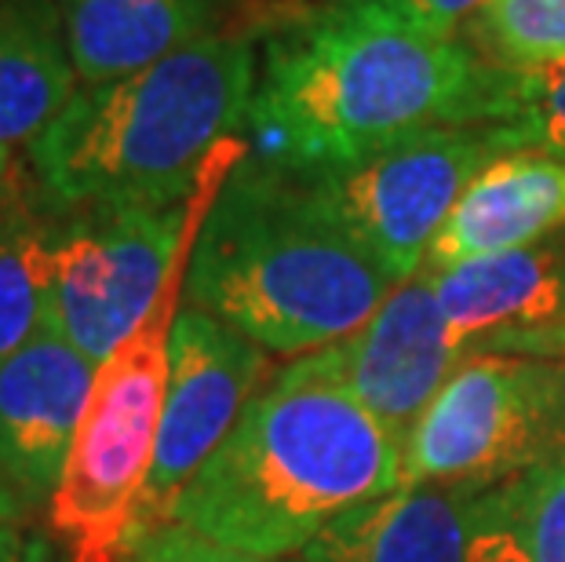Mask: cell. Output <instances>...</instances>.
<instances>
[{
    "mask_svg": "<svg viewBox=\"0 0 565 562\" xmlns=\"http://www.w3.org/2000/svg\"><path fill=\"white\" fill-rule=\"evenodd\" d=\"M558 453H565V365L467 351L405 438L402 486L482 494Z\"/></svg>",
    "mask_w": 565,
    "mask_h": 562,
    "instance_id": "obj_6",
    "label": "cell"
},
{
    "mask_svg": "<svg viewBox=\"0 0 565 562\" xmlns=\"http://www.w3.org/2000/svg\"><path fill=\"white\" fill-rule=\"evenodd\" d=\"M398 289L292 169L245 161L201 223L186 304L226 321L267 354L303 358L351 337Z\"/></svg>",
    "mask_w": 565,
    "mask_h": 562,
    "instance_id": "obj_3",
    "label": "cell"
},
{
    "mask_svg": "<svg viewBox=\"0 0 565 562\" xmlns=\"http://www.w3.org/2000/svg\"><path fill=\"white\" fill-rule=\"evenodd\" d=\"M8 169H11V150L0 147V190H4V183H8Z\"/></svg>",
    "mask_w": 565,
    "mask_h": 562,
    "instance_id": "obj_26",
    "label": "cell"
},
{
    "mask_svg": "<svg viewBox=\"0 0 565 562\" xmlns=\"http://www.w3.org/2000/svg\"><path fill=\"white\" fill-rule=\"evenodd\" d=\"M168 354H172V373H168L158 457L131 530L164 519L179 489L234 432L245 405L278 377L259 343L190 304L175 315Z\"/></svg>",
    "mask_w": 565,
    "mask_h": 562,
    "instance_id": "obj_9",
    "label": "cell"
},
{
    "mask_svg": "<svg viewBox=\"0 0 565 562\" xmlns=\"http://www.w3.org/2000/svg\"><path fill=\"white\" fill-rule=\"evenodd\" d=\"M223 0H58L81 88L110 85L212 33Z\"/></svg>",
    "mask_w": 565,
    "mask_h": 562,
    "instance_id": "obj_15",
    "label": "cell"
},
{
    "mask_svg": "<svg viewBox=\"0 0 565 562\" xmlns=\"http://www.w3.org/2000/svg\"><path fill=\"white\" fill-rule=\"evenodd\" d=\"M497 66L394 0H329L278 30L248 106L252 153L324 169L445 125H489Z\"/></svg>",
    "mask_w": 565,
    "mask_h": 562,
    "instance_id": "obj_1",
    "label": "cell"
},
{
    "mask_svg": "<svg viewBox=\"0 0 565 562\" xmlns=\"http://www.w3.org/2000/svg\"><path fill=\"white\" fill-rule=\"evenodd\" d=\"M26 562H58V555H55L52 541H44V537H30Z\"/></svg>",
    "mask_w": 565,
    "mask_h": 562,
    "instance_id": "obj_25",
    "label": "cell"
},
{
    "mask_svg": "<svg viewBox=\"0 0 565 562\" xmlns=\"http://www.w3.org/2000/svg\"><path fill=\"white\" fill-rule=\"evenodd\" d=\"M492 66L540 70L565 59V0H492L478 15Z\"/></svg>",
    "mask_w": 565,
    "mask_h": 562,
    "instance_id": "obj_20",
    "label": "cell"
},
{
    "mask_svg": "<svg viewBox=\"0 0 565 562\" xmlns=\"http://www.w3.org/2000/svg\"><path fill=\"white\" fill-rule=\"evenodd\" d=\"M511 150L514 142L500 125H445L354 161L292 172L324 216L402 285L424 271L430 245L471 179Z\"/></svg>",
    "mask_w": 565,
    "mask_h": 562,
    "instance_id": "obj_8",
    "label": "cell"
},
{
    "mask_svg": "<svg viewBox=\"0 0 565 562\" xmlns=\"http://www.w3.org/2000/svg\"><path fill=\"white\" fill-rule=\"evenodd\" d=\"M52 234L26 212L0 216V362L52 326Z\"/></svg>",
    "mask_w": 565,
    "mask_h": 562,
    "instance_id": "obj_18",
    "label": "cell"
},
{
    "mask_svg": "<svg viewBox=\"0 0 565 562\" xmlns=\"http://www.w3.org/2000/svg\"><path fill=\"white\" fill-rule=\"evenodd\" d=\"M30 537L22 530V505L0 486V562H26Z\"/></svg>",
    "mask_w": 565,
    "mask_h": 562,
    "instance_id": "obj_23",
    "label": "cell"
},
{
    "mask_svg": "<svg viewBox=\"0 0 565 562\" xmlns=\"http://www.w3.org/2000/svg\"><path fill=\"white\" fill-rule=\"evenodd\" d=\"M256 81V44L204 33L121 81L77 88L30 147L44 194L77 212L183 205L215 147L245 128Z\"/></svg>",
    "mask_w": 565,
    "mask_h": 562,
    "instance_id": "obj_4",
    "label": "cell"
},
{
    "mask_svg": "<svg viewBox=\"0 0 565 562\" xmlns=\"http://www.w3.org/2000/svg\"><path fill=\"white\" fill-rule=\"evenodd\" d=\"M408 19H416L419 26L445 33V38H456V30L463 26L467 19H478L492 0H394Z\"/></svg>",
    "mask_w": 565,
    "mask_h": 562,
    "instance_id": "obj_22",
    "label": "cell"
},
{
    "mask_svg": "<svg viewBox=\"0 0 565 562\" xmlns=\"http://www.w3.org/2000/svg\"><path fill=\"white\" fill-rule=\"evenodd\" d=\"M121 562H274V559H256L220 548L204 537L183 530V526L161 522V526H139L128 533Z\"/></svg>",
    "mask_w": 565,
    "mask_h": 562,
    "instance_id": "obj_21",
    "label": "cell"
},
{
    "mask_svg": "<svg viewBox=\"0 0 565 562\" xmlns=\"http://www.w3.org/2000/svg\"><path fill=\"white\" fill-rule=\"evenodd\" d=\"M77 88L58 0H0V147H33Z\"/></svg>",
    "mask_w": 565,
    "mask_h": 562,
    "instance_id": "obj_16",
    "label": "cell"
},
{
    "mask_svg": "<svg viewBox=\"0 0 565 562\" xmlns=\"http://www.w3.org/2000/svg\"><path fill=\"white\" fill-rule=\"evenodd\" d=\"M95 362L52 321L0 362V486L30 505H52L74 446Z\"/></svg>",
    "mask_w": 565,
    "mask_h": 562,
    "instance_id": "obj_11",
    "label": "cell"
},
{
    "mask_svg": "<svg viewBox=\"0 0 565 562\" xmlns=\"http://www.w3.org/2000/svg\"><path fill=\"white\" fill-rule=\"evenodd\" d=\"M198 234L183 245L150 315L95 365L74 446L47 505V522L66 541L70 562H121L125 541L139 519L158 457L172 373V326L186 304Z\"/></svg>",
    "mask_w": 565,
    "mask_h": 562,
    "instance_id": "obj_5",
    "label": "cell"
},
{
    "mask_svg": "<svg viewBox=\"0 0 565 562\" xmlns=\"http://www.w3.org/2000/svg\"><path fill=\"white\" fill-rule=\"evenodd\" d=\"M519 354H533V358H555V362L565 365V329L555 332V337H544V340H536V343H529L525 351Z\"/></svg>",
    "mask_w": 565,
    "mask_h": 562,
    "instance_id": "obj_24",
    "label": "cell"
},
{
    "mask_svg": "<svg viewBox=\"0 0 565 562\" xmlns=\"http://www.w3.org/2000/svg\"><path fill=\"white\" fill-rule=\"evenodd\" d=\"M245 153L237 136L220 142L194 194L175 209L84 212L52 234V321L95 365L150 315L183 245L201 231Z\"/></svg>",
    "mask_w": 565,
    "mask_h": 562,
    "instance_id": "obj_7",
    "label": "cell"
},
{
    "mask_svg": "<svg viewBox=\"0 0 565 562\" xmlns=\"http://www.w3.org/2000/svg\"><path fill=\"white\" fill-rule=\"evenodd\" d=\"M402 453V438L362 402L288 362L161 522L231 552L285 562L354 508L394 494Z\"/></svg>",
    "mask_w": 565,
    "mask_h": 562,
    "instance_id": "obj_2",
    "label": "cell"
},
{
    "mask_svg": "<svg viewBox=\"0 0 565 562\" xmlns=\"http://www.w3.org/2000/svg\"><path fill=\"white\" fill-rule=\"evenodd\" d=\"M460 358L463 351L445 321L435 278L419 271L380 304L362 329L292 362L303 373L343 388L405 446L419 413L441 391Z\"/></svg>",
    "mask_w": 565,
    "mask_h": 562,
    "instance_id": "obj_10",
    "label": "cell"
},
{
    "mask_svg": "<svg viewBox=\"0 0 565 562\" xmlns=\"http://www.w3.org/2000/svg\"><path fill=\"white\" fill-rule=\"evenodd\" d=\"M467 530V562H565V453L475 494Z\"/></svg>",
    "mask_w": 565,
    "mask_h": 562,
    "instance_id": "obj_17",
    "label": "cell"
},
{
    "mask_svg": "<svg viewBox=\"0 0 565 562\" xmlns=\"http://www.w3.org/2000/svg\"><path fill=\"white\" fill-rule=\"evenodd\" d=\"M475 494L449 486H398L332 522L285 562H467Z\"/></svg>",
    "mask_w": 565,
    "mask_h": 562,
    "instance_id": "obj_14",
    "label": "cell"
},
{
    "mask_svg": "<svg viewBox=\"0 0 565 562\" xmlns=\"http://www.w3.org/2000/svg\"><path fill=\"white\" fill-rule=\"evenodd\" d=\"M558 226H565V158L511 150L471 179L430 245L424 271L536 245Z\"/></svg>",
    "mask_w": 565,
    "mask_h": 562,
    "instance_id": "obj_13",
    "label": "cell"
},
{
    "mask_svg": "<svg viewBox=\"0 0 565 562\" xmlns=\"http://www.w3.org/2000/svg\"><path fill=\"white\" fill-rule=\"evenodd\" d=\"M427 274L463 354H519L565 329V242L508 248Z\"/></svg>",
    "mask_w": 565,
    "mask_h": 562,
    "instance_id": "obj_12",
    "label": "cell"
},
{
    "mask_svg": "<svg viewBox=\"0 0 565 562\" xmlns=\"http://www.w3.org/2000/svg\"><path fill=\"white\" fill-rule=\"evenodd\" d=\"M489 125L508 131L514 150L565 158V59L540 70L497 66Z\"/></svg>",
    "mask_w": 565,
    "mask_h": 562,
    "instance_id": "obj_19",
    "label": "cell"
}]
</instances>
